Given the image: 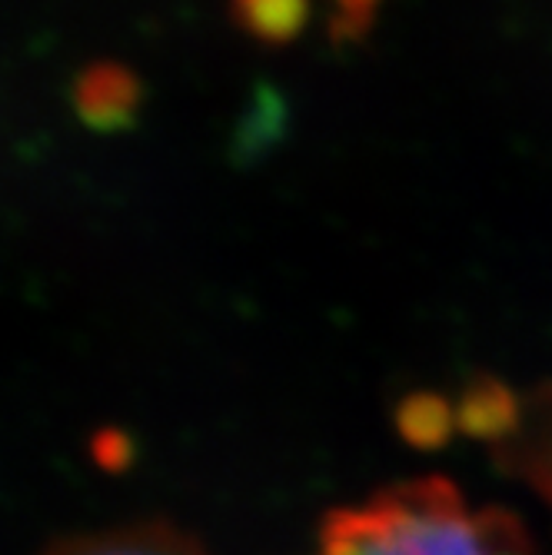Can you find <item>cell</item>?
I'll list each match as a JSON object with an SVG mask.
<instances>
[{
  "mask_svg": "<svg viewBox=\"0 0 552 555\" xmlns=\"http://www.w3.org/2000/svg\"><path fill=\"white\" fill-rule=\"evenodd\" d=\"M313 555H532L519 522L470 506L446 479H416L333 509Z\"/></svg>",
  "mask_w": 552,
  "mask_h": 555,
  "instance_id": "6da1fadb",
  "label": "cell"
},
{
  "mask_svg": "<svg viewBox=\"0 0 552 555\" xmlns=\"http://www.w3.org/2000/svg\"><path fill=\"white\" fill-rule=\"evenodd\" d=\"M40 555H214L190 532L170 522H130L47 545Z\"/></svg>",
  "mask_w": 552,
  "mask_h": 555,
  "instance_id": "3957f363",
  "label": "cell"
},
{
  "mask_svg": "<svg viewBox=\"0 0 552 555\" xmlns=\"http://www.w3.org/2000/svg\"><path fill=\"white\" fill-rule=\"evenodd\" d=\"M230 14L264 43H286L307 27L310 0H230Z\"/></svg>",
  "mask_w": 552,
  "mask_h": 555,
  "instance_id": "277c9868",
  "label": "cell"
},
{
  "mask_svg": "<svg viewBox=\"0 0 552 555\" xmlns=\"http://www.w3.org/2000/svg\"><path fill=\"white\" fill-rule=\"evenodd\" d=\"M383 0H333V34L357 40L370 30Z\"/></svg>",
  "mask_w": 552,
  "mask_h": 555,
  "instance_id": "5b68a950",
  "label": "cell"
},
{
  "mask_svg": "<svg viewBox=\"0 0 552 555\" xmlns=\"http://www.w3.org/2000/svg\"><path fill=\"white\" fill-rule=\"evenodd\" d=\"M70 104L84 127L97 133H117L137 120L143 104V83L120 61H93L74 77Z\"/></svg>",
  "mask_w": 552,
  "mask_h": 555,
  "instance_id": "7a4b0ae2",
  "label": "cell"
}]
</instances>
